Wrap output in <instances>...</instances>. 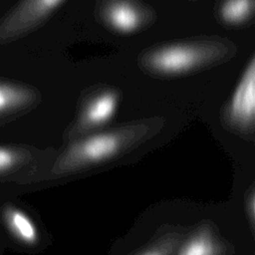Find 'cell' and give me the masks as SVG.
<instances>
[{"label":"cell","instance_id":"obj_9","mask_svg":"<svg viewBox=\"0 0 255 255\" xmlns=\"http://www.w3.org/2000/svg\"><path fill=\"white\" fill-rule=\"evenodd\" d=\"M254 11V0H224L219 6V17L228 25L245 23Z\"/></svg>","mask_w":255,"mask_h":255},{"label":"cell","instance_id":"obj_12","mask_svg":"<svg viewBox=\"0 0 255 255\" xmlns=\"http://www.w3.org/2000/svg\"><path fill=\"white\" fill-rule=\"evenodd\" d=\"M143 255H162V254H161V253H159L158 251H149V252L144 253Z\"/></svg>","mask_w":255,"mask_h":255},{"label":"cell","instance_id":"obj_4","mask_svg":"<svg viewBox=\"0 0 255 255\" xmlns=\"http://www.w3.org/2000/svg\"><path fill=\"white\" fill-rule=\"evenodd\" d=\"M224 123L242 133H252L255 124V59L252 56L224 108Z\"/></svg>","mask_w":255,"mask_h":255},{"label":"cell","instance_id":"obj_2","mask_svg":"<svg viewBox=\"0 0 255 255\" xmlns=\"http://www.w3.org/2000/svg\"><path fill=\"white\" fill-rule=\"evenodd\" d=\"M149 126L133 124L120 128L91 133L70 145L61 158L63 168L92 164L109 159L125 146L143 136Z\"/></svg>","mask_w":255,"mask_h":255},{"label":"cell","instance_id":"obj_7","mask_svg":"<svg viewBox=\"0 0 255 255\" xmlns=\"http://www.w3.org/2000/svg\"><path fill=\"white\" fill-rule=\"evenodd\" d=\"M102 18L114 31L131 34L142 27L146 13L131 0H113L104 7Z\"/></svg>","mask_w":255,"mask_h":255},{"label":"cell","instance_id":"obj_8","mask_svg":"<svg viewBox=\"0 0 255 255\" xmlns=\"http://www.w3.org/2000/svg\"><path fill=\"white\" fill-rule=\"evenodd\" d=\"M4 219L11 232L23 243L34 244L38 238L37 228L34 222L19 209L6 208Z\"/></svg>","mask_w":255,"mask_h":255},{"label":"cell","instance_id":"obj_10","mask_svg":"<svg viewBox=\"0 0 255 255\" xmlns=\"http://www.w3.org/2000/svg\"><path fill=\"white\" fill-rule=\"evenodd\" d=\"M214 253L213 242L206 237H198L190 240L178 255H214Z\"/></svg>","mask_w":255,"mask_h":255},{"label":"cell","instance_id":"obj_3","mask_svg":"<svg viewBox=\"0 0 255 255\" xmlns=\"http://www.w3.org/2000/svg\"><path fill=\"white\" fill-rule=\"evenodd\" d=\"M65 0H20L0 20V45L8 44L41 25Z\"/></svg>","mask_w":255,"mask_h":255},{"label":"cell","instance_id":"obj_1","mask_svg":"<svg viewBox=\"0 0 255 255\" xmlns=\"http://www.w3.org/2000/svg\"><path fill=\"white\" fill-rule=\"evenodd\" d=\"M230 43L205 40L174 43L142 53L140 67L154 75L179 76L214 64L231 55Z\"/></svg>","mask_w":255,"mask_h":255},{"label":"cell","instance_id":"obj_6","mask_svg":"<svg viewBox=\"0 0 255 255\" xmlns=\"http://www.w3.org/2000/svg\"><path fill=\"white\" fill-rule=\"evenodd\" d=\"M39 93L24 84L0 79V124L26 112L39 102Z\"/></svg>","mask_w":255,"mask_h":255},{"label":"cell","instance_id":"obj_5","mask_svg":"<svg viewBox=\"0 0 255 255\" xmlns=\"http://www.w3.org/2000/svg\"><path fill=\"white\" fill-rule=\"evenodd\" d=\"M119 103L120 94L115 90H106L95 95L82 109L73 126V132L85 133L106 125L114 118Z\"/></svg>","mask_w":255,"mask_h":255},{"label":"cell","instance_id":"obj_11","mask_svg":"<svg viewBox=\"0 0 255 255\" xmlns=\"http://www.w3.org/2000/svg\"><path fill=\"white\" fill-rule=\"evenodd\" d=\"M22 157L19 149L0 145V173L10 170Z\"/></svg>","mask_w":255,"mask_h":255}]
</instances>
